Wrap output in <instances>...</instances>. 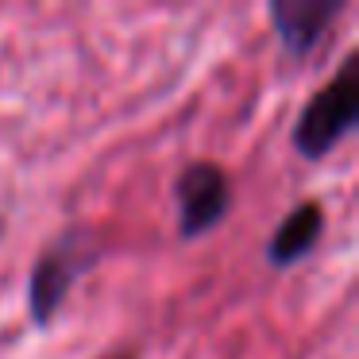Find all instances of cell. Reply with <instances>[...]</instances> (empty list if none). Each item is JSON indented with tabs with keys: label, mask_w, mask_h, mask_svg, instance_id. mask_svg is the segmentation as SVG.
<instances>
[{
	"label": "cell",
	"mask_w": 359,
	"mask_h": 359,
	"mask_svg": "<svg viewBox=\"0 0 359 359\" xmlns=\"http://www.w3.org/2000/svg\"><path fill=\"white\" fill-rule=\"evenodd\" d=\"M116 359H132V355H116Z\"/></svg>",
	"instance_id": "8992f818"
},
{
	"label": "cell",
	"mask_w": 359,
	"mask_h": 359,
	"mask_svg": "<svg viewBox=\"0 0 359 359\" xmlns=\"http://www.w3.org/2000/svg\"><path fill=\"white\" fill-rule=\"evenodd\" d=\"M93 259H97V251L81 248L78 232L62 236V240H55L47 251H43L39 263H35V271H32V290H27L35 325H47V320L55 317L58 305H62V297L70 294L74 278H78Z\"/></svg>",
	"instance_id": "3957f363"
},
{
	"label": "cell",
	"mask_w": 359,
	"mask_h": 359,
	"mask_svg": "<svg viewBox=\"0 0 359 359\" xmlns=\"http://www.w3.org/2000/svg\"><path fill=\"white\" fill-rule=\"evenodd\" d=\"M174 197H178L182 236L194 240L224 220L228 205H232V182L217 163H189L174 182Z\"/></svg>",
	"instance_id": "7a4b0ae2"
},
{
	"label": "cell",
	"mask_w": 359,
	"mask_h": 359,
	"mask_svg": "<svg viewBox=\"0 0 359 359\" xmlns=\"http://www.w3.org/2000/svg\"><path fill=\"white\" fill-rule=\"evenodd\" d=\"M359 120V58L348 55L328 86L309 97L294 124V147L305 158H325Z\"/></svg>",
	"instance_id": "6da1fadb"
},
{
	"label": "cell",
	"mask_w": 359,
	"mask_h": 359,
	"mask_svg": "<svg viewBox=\"0 0 359 359\" xmlns=\"http://www.w3.org/2000/svg\"><path fill=\"white\" fill-rule=\"evenodd\" d=\"M320 228H325V217H320V205L317 201H302L286 212V220L278 224V232L271 236V255L274 266H294L297 259L309 255V248L320 240Z\"/></svg>",
	"instance_id": "5b68a950"
},
{
	"label": "cell",
	"mask_w": 359,
	"mask_h": 359,
	"mask_svg": "<svg viewBox=\"0 0 359 359\" xmlns=\"http://www.w3.org/2000/svg\"><path fill=\"white\" fill-rule=\"evenodd\" d=\"M340 8H344L340 0H274L271 20H274V32H278L282 47L290 55L305 58L320 47V39L328 35Z\"/></svg>",
	"instance_id": "277c9868"
}]
</instances>
